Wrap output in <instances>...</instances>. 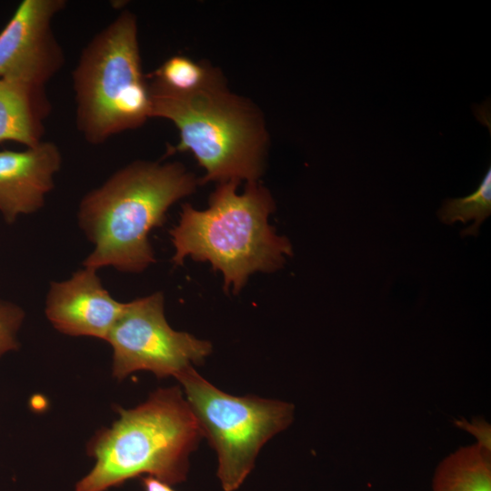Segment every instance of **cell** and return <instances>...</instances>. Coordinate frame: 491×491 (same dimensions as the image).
I'll return each mask as SVG.
<instances>
[{
	"label": "cell",
	"instance_id": "cell-10",
	"mask_svg": "<svg viewBox=\"0 0 491 491\" xmlns=\"http://www.w3.org/2000/svg\"><path fill=\"white\" fill-rule=\"evenodd\" d=\"M61 165V152L50 141L25 151H0V214L7 224L43 207Z\"/></svg>",
	"mask_w": 491,
	"mask_h": 491
},
{
	"label": "cell",
	"instance_id": "cell-7",
	"mask_svg": "<svg viewBox=\"0 0 491 491\" xmlns=\"http://www.w3.org/2000/svg\"><path fill=\"white\" fill-rule=\"evenodd\" d=\"M164 302L163 294L156 292L125 303L105 340L113 349V376L117 379L140 370L176 378L211 354L209 341L168 325Z\"/></svg>",
	"mask_w": 491,
	"mask_h": 491
},
{
	"label": "cell",
	"instance_id": "cell-11",
	"mask_svg": "<svg viewBox=\"0 0 491 491\" xmlns=\"http://www.w3.org/2000/svg\"><path fill=\"white\" fill-rule=\"evenodd\" d=\"M46 107L42 91L0 79V143L13 141L26 148L39 144Z\"/></svg>",
	"mask_w": 491,
	"mask_h": 491
},
{
	"label": "cell",
	"instance_id": "cell-3",
	"mask_svg": "<svg viewBox=\"0 0 491 491\" xmlns=\"http://www.w3.org/2000/svg\"><path fill=\"white\" fill-rule=\"evenodd\" d=\"M151 118L171 121L179 143L169 149L191 152L205 175L199 185L257 182L267 155L269 135L260 109L231 92L223 75L201 89L178 94L152 81Z\"/></svg>",
	"mask_w": 491,
	"mask_h": 491
},
{
	"label": "cell",
	"instance_id": "cell-15",
	"mask_svg": "<svg viewBox=\"0 0 491 491\" xmlns=\"http://www.w3.org/2000/svg\"><path fill=\"white\" fill-rule=\"evenodd\" d=\"M25 311L18 305L0 299V358L19 348L18 332Z\"/></svg>",
	"mask_w": 491,
	"mask_h": 491
},
{
	"label": "cell",
	"instance_id": "cell-2",
	"mask_svg": "<svg viewBox=\"0 0 491 491\" xmlns=\"http://www.w3.org/2000/svg\"><path fill=\"white\" fill-rule=\"evenodd\" d=\"M238 181L219 183L209 197V206L182 205L178 224L169 231L175 247L172 261L182 265L186 256L209 262L224 277V289L237 294L249 276L281 268L293 254L286 236L268 223L274 199L259 181L246 183L236 193Z\"/></svg>",
	"mask_w": 491,
	"mask_h": 491
},
{
	"label": "cell",
	"instance_id": "cell-8",
	"mask_svg": "<svg viewBox=\"0 0 491 491\" xmlns=\"http://www.w3.org/2000/svg\"><path fill=\"white\" fill-rule=\"evenodd\" d=\"M64 0H24L0 32V79L35 91L61 69L64 53L52 20Z\"/></svg>",
	"mask_w": 491,
	"mask_h": 491
},
{
	"label": "cell",
	"instance_id": "cell-13",
	"mask_svg": "<svg viewBox=\"0 0 491 491\" xmlns=\"http://www.w3.org/2000/svg\"><path fill=\"white\" fill-rule=\"evenodd\" d=\"M220 75L222 73L208 63L181 55L165 60L152 75L155 83L178 94L197 91Z\"/></svg>",
	"mask_w": 491,
	"mask_h": 491
},
{
	"label": "cell",
	"instance_id": "cell-4",
	"mask_svg": "<svg viewBox=\"0 0 491 491\" xmlns=\"http://www.w3.org/2000/svg\"><path fill=\"white\" fill-rule=\"evenodd\" d=\"M118 412L119 419L89 443L96 462L76 491H105L143 474L167 484L185 480L189 456L204 436L180 388H160L140 406Z\"/></svg>",
	"mask_w": 491,
	"mask_h": 491
},
{
	"label": "cell",
	"instance_id": "cell-9",
	"mask_svg": "<svg viewBox=\"0 0 491 491\" xmlns=\"http://www.w3.org/2000/svg\"><path fill=\"white\" fill-rule=\"evenodd\" d=\"M96 271L84 266L66 280L51 282L45 312L59 332L106 340L125 303L111 296Z\"/></svg>",
	"mask_w": 491,
	"mask_h": 491
},
{
	"label": "cell",
	"instance_id": "cell-16",
	"mask_svg": "<svg viewBox=\"0 0 491 491\" xmlns=\"http://www.w3.org/2000/svg\"><path fill=\"white\" fill-rule=\"evenodd\" d=\"M455 424L476 439V445L491 451V426L485 419L477 417L471 421L459 419Z\"/></svg>",
	"mask_w": 491,
	"mask_h": 491
},
{
	"label": "cell",
	"instance_id": "cell-12",
	"mask_svg": "<svg viewBox=\"0 0 491 491\" xmlns=\"http://www.w3.org/2000/svg\"><path fill=\"white\" fill-rule=\"evenodd\" d=\"M433 491H491V451L475 444L461 446L436 466Z\"/></svg>",
	"mask_w": 491,
	"mask_h": 491
},
{
	"label": "cell",
	"instance_id": "cell-1",
	"mask_svg": "<svg viewBox=\"0 0 491 491\" xmlns=\"http://www.w3.org/2000/svg\"><path fill=\"white\" fill-rule=\"evenodd\" d=\"M197 185L178 162L139 160L115 172L79 204V226L94 245L83 266L143 272L155 261L151 230L163 225L169 207Z\"/></svg>",
	"mask_w": 491,
	"mask_h": 491
},
{
	"label": "cell",
	"instance_id": "cell-5",
	"mask_svg": "<svg viewBox=\"0 0 491 491\" xmlns=\"http://www.w3.org/2000/svg\"><path fill=\"white\" fill-rule=\"evenodd\" d=\"M73 87L77 129L90 144H102L151 118L133 13L121 12L86 45L73 71Z\"/></svg>",
	"mask_w": 491,
	"mask_h": 491
},
{
	"label": "cell",
	"instance_id": "cell-14",
	"mask_svg": "<svg viewBox=\"0 0 491 491\" xmlns=\"http://www.w3.org/2000/svg\"><path fill=\"white\" fill-rule=\"evenodd\" d=\"M491 214V168L488 167L477 189L468 196L447 199L438 211L440 220L447 225L456 221L466 223L474 219L475 224L462 232V235H475L482 222Z\"/></svg>",
	"mask_w": 491,
	"mask_h": 491
},
{
	"label": "cell",
	"instance_id": "cell-6",
	"mask_svg": "<svg viewBox=\"0 0 491 491\" xmlns=\"http://www.w3.org/2000/svg\"><path fill=\"white\" fill-rule=\"evenodd\" d=\"M176 379L183 386L203 436L215 450L217 477L225 491H235L252 471L261 447L289 426L294 405L223 392L190 367Z\"/></svg>",
	"mask_w": 491,
	"mask_h": 491
},
{
	"label": "cell",
	"instance_id": "cell-17",
	"mask_svg": "<svg viewBox=\"0 0 491 491\" xmlns=\"http://www.w3.org/2000/svg\"><path fill=\"white\" fill-rule=\"evenodd\" d=\"M142 483L145 491H175L169 486V484L153 476L143 477Z\"/></svg>",
	"mask_w": 491,
	"mask_h": 491
}]
</instances>
